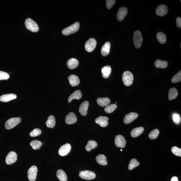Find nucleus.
<instances>
[{
	"instance_id": "f257e3e1",
	"label": "nucleus",
	"mask_w": 181,
	"mask_h": 181,
	"mask_svg": "<svg viewBox=\"0 0 181 181\" xmlns=\"http://www.w3.org/2000/svg\"><path fill=\"white\" fill-rule=\"evenodd\" d=\"M80 23L77 22L69 27L66 28L62 31V34L64 35H68L77 32L80 28Z\"/></svg>"
},
{
	"instance_id": "f03ea898",
	"label": "nucleus",
	"mask_w": 181,
	"mask_h": 181,
	"mask_svg": "<svg viewBox=\"0 0 181 181\" xmlns=\"http://www.w3.org/2000/svg\"><path fill=\"white\" fill-rule=\"evenodd\" d=\"M122 80L125 85L129 86L131 85L133 82V74L130 71H126L123 74Z\"/></svg>"
},
{
	"instance_id": "7ed1b4c3",
	"label": "nucleus",
	"mask_w": 181,
	"mask_h": 181,
	"mask_svg": "<svg viewBox=\"0 0 181 181\" xmlns=\"http://www.w3.org/2000/svg\"><path fill=\"white\" fill-rule=\"evenodd\" d=\"M25 25L26 28L32 32H36L39 31L38 24L30 18H28L25 20Z\"/></svg>"
},
{
	"instance_id": "20e7f679",
	"label": "nucleus",
	"mask_w": 181,
	"mask_h": 181,
	"mask_svg": "<svg viewBox=\"0 0 181 181\" xmlns=\"http://www.w3.org/2000/svg\"><path fill=\"white\" fill-rule=\"evenodd\" d=\"M21 121V119L20 118H10L6 122L5 125V128L7 130L11 129L19 124Z\"/></svg>"
},
{
	"instance_id": "39448f33",
	"label": "nucleus",
	"mask_w": 181,
	"mask_h": 181,
	"mask_svg": "<svg viewBox=\"0 0 181 181\" xmlns=\"http://www.w3.org/2000/svg\"><path fill=\"white\" fill-rule=\"evenodd\" d=\"M134 45L136 48L140 47L143 42V38L141 33L139 31L135 32L133 35Z\"/></svg>"
},
{
	"instance_id": "423d86ee",
	"label": "nucleus",
	"mask_w": 181,
	"mask_h": 181,
	"mask_svg": "<svg viewBox=\"0 0 181 181\" xmlns=\"http://www.w3.org/2000/svg\"><path fill=\"white\" fill-rule=\"evenodd\" d=\"M79 176L84 180H90L96 178V174L94 172L89 170L82 171L80 173Z\"/></svg>"
},
{
	"instance_id": "0eeeda50",
	"label": "nucleus",
	"mask_w": 181,
	"mask_h": 181,
	"mask_svg": "<svg viewBox=\"0 0 181 181\" xmlns=\"http://www.w3.org/2000/svg\"><path fill=\"white\" fill-rule=\"evenodd\" d=\"M97 45V41L94 38H90L86 42L85 44V49L86 51L92 52L95 49Z\"/></svg>"
},
{
	"instance_id": "6e6552de",
	"label": "nucleus",
	"mask_w": 181,
	"mask_h": 181,
	"mask_svg": "<svg viewBox=\"0 0 181 181\" xmlns=\"http://www.w3.org/2000/svg\"><path fill=\"white\" fill-rule=\"evenodd\" d=\"M38 169L35 165L32 166L28 171V177L30 181H35L37 177Z\"/></svg>"
},
{
	"instance_id": "1a4fd4ad",
	"label": "nucleus",
	"mask_w": 181,
	"mask_h": 181,
	"mask_svg": "<svg viewBox=\"0 0 181 181\" xmlns=\"http://www.w3.org/2000/svg\"><path fill=\"white\" fill-rule=\"evenodd\" d=\"M126 141L124 136L121 135H118L115 138V144L118 148H123L125 147Z\"/></svg>"
},
{
	"instance_id": "9d476101",
	"label": "nucleus",
	"mask_w": 181,
	"mask_h": 181,
	"mask_svg": "<svg viewBox=\"0 0 181 181\" xmlns=\"http://www.w3.org/2000/svg\"><path fill=\"white\" fill-rule=\"evenodd\" d=\"M17 159V155L16 153L14 151L9 153L6 158L5 162L8 165L13 164Z\"/></svg>"
},
{
	"instance_id": "9b49d317",
	"label": "nucleus",
	"mask_w": 181,
	"mask_h": 181,
	"mask_svg": "<svg viewBox=\"0 0 181 181\" xmlns=\"http://www.w3.org/2000/svg\"><path fill=\"white\" fill-rule=\"evenodd\" d=\"M71 150V146L69 144H66L60 147L58 151L60 155L63 156L67 155Z\"/></svg>"
},
{
	"instance_id": "f8f14e48",
	"label": "nucleus",
	"mask_w": 181,
	"mask_h": 181,
	"mask_svg": "<svg viewBox=\"0 0 181 181\" xmlns=\"http://www.w3.org/2000/svg\"><path fill=\"white\" fill-rule=\"evenodd\" d=\"M168 9L167 6L164 5H161L158 6L156 10V15L160 17L164 16L167 14Z\"/></svg>"
},
{
	"instance_id": "ddd939ff",
	"label": "nucleus",
	"mask_w": 181,
	"mask_h": 181,
	"mask_svg": "<svg viewBox=\"0 0 181 181\" xmlns=\"http://www.w3.org/2000/svg\"><path fill=\"white\" fill-rule=\"evenodd\" d=\"M138 117V114L136 113L132 112L128 113L124 118V122L125 124H128L133 121Z\"/></svg>"
},
{
	"instance_id": "4468645a",
	"label": "nucleus",
	"mask_w": 181,
	"mask_h": 181,
	"mask_svg": "<svg viewBox=\"0 0 181 181\" xmlns=\"http://www.w3.org/2000/svg\"><path fill=\"white\" fill-rule=\"evenodd\" d=\"M128 14V9L125 7H121L118 10L116 18L118 21H122Z\"/></svg>"
},
{
	"instance_id": "2eb2a0df",
	"label": "nucleus",
	"mask_w": 181,
	"mask_h": 181,
	"mask_svg": "<svg viewBox=\"0 0 181 181\" xmlns=\"http://www.w3.org/2000/svg\"><path fill=\"white\" fill-rule=\"evenodd\" d=\"M77 121V118L75 114L70 112L66 116L65 122L68 124H73Z\"/></svg>"
},
{
	"instance_id": "dca6fc26",
	"label": "nucleus",
	"mask_w": 181,
	"mask_h": 181,
	"mask_svg": "<svg viewBox=\"0 0 181 181\" xmlns=\"http://www.w3.org/2000/svg\"><path fill=\"white\" fill-rule=\"evenodd\" d=\"M89 106V102L86 101H84L80 104L79 108V112L80 114L85 116L87 113V111Z\"/></svg>"
},
{
	"instance_id": "f3484780",
	"label": "nucleus",
	"mask_w": 181,
	"mask_h": 181,
	"mask_svg": "<svg viewBox=\"0 0 181 181\" xmlns=\"http://www.w3.org/2000/svg\"><path fill=\"white\" fill-rule=\"evenodd\" d=\"M108 118L106 116H100L96 119L95 122L102 127H105L108 124Z\"/></svg>"
},
{
	"instance_id": "a211bd4d",
	"label": "nucleus",
	"mask_w": 181,
	"mask_h": 181,
	"mask_svg": "<svg viewBox=\"0 0 181 181\" xmlns=\"http://www.w3.org/2000/svg\"><path fill=\"white\" fill-rule=\"evenodd\" d=\"M17 95L14 94H4L0 97V101L3 102H7L11 100L16 99Z\"/></svg>"
},
{
	"instance_id": "6ab92c4d",
	"label": "nucleus",
	"mask_w": 181,
	"mask_h": 181,
	"mask_svg": "<svg viewBox=\"0 0 181 181\" xmlns=\"http://www.w3.org/2000/svg\"><path fill=\"white\" fill-rule=\"evenodd\" d=\"M68 67L70 70H73L77 68L79 65V62L74 58H70L67 62Z\"/></svg>"
},
{
	"instance_id": "aec40b11",
	"label": "nucleus",
	"mask_w": 181,
	"mask_h": 181,
	"mask_svg": "<svg viewBox=\"0 0 181 181\" xmlns=\"http://www.w3.org/2000/svg\"><path fill=\"white\" fill-rule=\"evenodd\" d=\"M68 80L70 85L72 86H77L80 83L79 78L74 74H72L68 76Z\"/></svg>"
},
{
	"instance_id": "412c9836",
	"label": "nucleus",
	"mask_w": 181,
	"mask_h": 181,
	"mask_svg": "<svg viewBox=\"0 0 181 181\" xmlns=\"http://www.w3.org/2000/svg\"><path fill=\"white\" fill-rule=\"evenodd\" d=\"M82 95L81 91L77 90L72 93L68 98V102L70 103L73 99L79 100L82 97Z\"/></svg>"
},
{
	"instance_id": "4be33fe9",
	"label": "nucleus",
	"mask_w": 181,
	"mask_h": 181,
	"mask_svg": "<svg viewBox=\"0 0 181 181\" xmlns=\"http://www.w3.org/2000/svg\"><path fill=\"white\" fill-rule=\"evenodd\" d=\"M110 48V43L109 42H107L103 46L101 49V53L103 56H106L109 53Z\"/></svg>"
},
{
	"instance_id": "5701e85b",
	"label": "nucleus",
	"mask_w": 181,
	"mask_h": 181,
	"mask_svg": "<svg viewBox=\"0 0 181 181\" xmlns=\"http://www.w3.org/2000/svg\"><path fill=\"white\" fill-rule=\"evenodd\" d=\"M111 71V68L110 66H106L102 68V75L104 78H107L109 77Z\"/></svg>"
},
{
	"instance_id": "b1692460",
	"label": "nucleus",
	"mask_w": 181,
	"mask_h": 181,
	"mask_svg": "<svg viewBox=\"0 0 181 181\" xmlns=\"http://www.w3.org/2000/svg\"><path fill=\"white\" fill-rule=\"evenodd\" d=\"M144 130V128L142 127L134 128L131 132V136L133 138H136L142 134Z\"/></svg>"
},
{
	"instance_id": "393cba45",
	"label": "nucleus",
	"mask_w": 181,
	"mask_h": 181,
	"mask_svg": "<svg viewBox=\"0 0 181 181\" xmlns=\"http://www.w3.org/2000/svg\"><path fill=\"white\" fill-rule=\"evenodd\" d=\"M96 162L98 164L103 166H105L107 164V158L106 156L100 154L96 157Z\"/></svg>"
},
{
	"instance_id": "a878e982",
	"label": "nucleus",
	"mask_w": 181,
	"mask_h": 181,
	"mask_svg": "<svg viewBox=\"0 0 181 181\" xmlns=\"http://www.w3.org/2000/svg\"><path fill=\"white\" fill-rule=\"evenodd\" d=\"M110 100L108 98H99L97 99V103L100 106L104 107L107 106L110 103Z\"/></svg>"
},
{
	"instance_id": "bb28decb",
	"label": "nucleus",
	"mask_w": 181,
	"mask_h": 181,
	"mask_svg": "<svg viewBox=\"0 0 181 181\" xmlns=\"http://www.w3.org/2000/svg\"><path fill=\"white\" fill-rule=\"evenodd\" d=\"M56 176L60 181H67L68 177L66 173L63 170H59L56 172Z\"/></svg>"
},
{
	"instance_id": "cd10ccee",
	"label": "nucleus",
	"mask_w": 181,
	"mask_h": 181,
	"mask_svg": "<svg viewBox=\"0 0 181 181\" xmlns=\"http://www.w3.org/2000/svg\"><path fill=\"white\" fill-rule=\"evenodd\" d=\"M55 119L53 115H50L48 117V120L46 122V126L48 128H53L55 125Z\"/></svg>"
},
{
	"instance_id": "c85d7f7f",
	"label": "nucleus",
	"mask_w": 181,
	"mask_h": 181,
	"mask_svg": "<svg viewBox=\"0 0 181 181\" xmlns=\"http://www.w3.org/2000/svg\"><path fill=\"white\" fill-rule=\"evenodd\" d=\"M178 90L175 88H171L169 90L168 93V99L170 100L175 99L178 96Z\"/></svg>"
},
{
	"instance_id": "c756f323",
	"label": "nucleus",
	"mask_w": 181,
	"mask_h": 181,
	"mask_svg": "<svg viewBox=\"0 0 181 181\" xmlns=\"http://www.w3.org/2000/svg\"><path fill=\"white\" fill-rule=\"evenodd\" d=\"M155 65L157 68L164 69L167 67L168 65V63L165 60L162 61L160 59H158L155 61Z\"/></svg>"
},
{
	"instance_id": "7c9ffc66",
	"label": "nucleus",
	"mask_w": 181,
	"mask_h": 181,
	"mask_svg": "<svg viewBox=\"0 0 181 181\" xmlns=\"http://www.w3.org/2000/svg\"><path fill=\"white\" fill-rule=\"evenodd\" d=\"M98 146V144L95 141L90 140L88 141L86 146V149L88 152L90 151L93 149L95 148Z\"/></svg>"
},
{
	"instance_id": "2f4dec72",
	"label": "nucleus",
	"mask_w": 181,
	"mask_h": 181,
	"mask_svg": "<svg viewBox=\"0 0 181 181\" xmlns=\"http://www.w3.org/2000/svg\"><path fill=\"white\" fill-rule=\"evenodd\" d=\"M157 39L159 43L164 44L166 41V36L162 32H159L157 34Z\"/></svg>"
},
{
	"instance_id": "473e14b6",
	"label": "nucleus",
	"mask_w": 181,
	"mask_h": 181,
	"mask_svg": "<svg viewBox=\"0 0 181 181\" xmlns=\"http://www.w3.org/2000/svg\"><path fill=\"white\" fill-rule=\"evenodd\" d=\"M30 145L34 150L39 149L42 146V142L40 141L34 140L30 143Z\"/></svg>"
},
{
	"instance_id": "72a5a7b5",
	"label": "nucleus",
	"mask_w": 181,
	"mask_h": 181,
	"mask_svg": "<svg viewBox=\"0 0 181 181\" xmlns=\"http://www.w3.org/2000/svg\"><path fill=\"white\" fill-rule=\"evenodd\" d=\"M140 163L136 159L134 158L130 160L128 165V169L129 170H132L136 167L139 165Z\"/></svg>"
},
{
	"instance_id": "f704fd0d",
	"label": "nucleus",
	"mask_w": 181,
	"mask_h": 181,
	"mask_svg": "<svg viewBox=\"0 0 181 181\" xmlns=\"http://www.w3.org/2000/svg\"><path fill=\"white\" fill-rule=\"evenodd\" d=\"M117 105L115 104H112L108 105L105 108L104 110L107 113H111L117 108Z\"/></svg>"
},
{
	"instance_id": "c9c22d12",
	"label": "nucleus",
	"mask_w": 181,
	"mask_h": 181,
	"mask_svg": "<svg viewBox=\"0 0 181 181\" xmlns=\"http://www.w3.org/2000/svg\"><path fill=\"white\" fill-rule=\"evenodd\" d=\"M159 133L158 130L155 129L153 130L149 134L148 136L151 140H154L157 138Z\"/></svg>"
},
{
	"instance_id": "e433bc0d",
	"label": "nucleus",
	"mask_w": 181,
	"mask_h": 181,
	"mask_svg": "<svg viewBox=\"0 0 181 181\" xmlns=\"http://www.w3.org/2000/svg\"><path fill=\"white\" fill-rule=\"evenodd\" d=\"M172 82L173 83H176L181 81V71H179L178 73L172 78Z\"/></svg>"
},
{
	"instance_id": "4c0bfd02",
	"label": "nucleus",
	"mask_w": 181,
	"mask_h": 181,
	"mask_svg": "<svg viewBox=\"0 0 181 181\" xmlns=\"http://www.w3.org/2000/svg\"><path fill=\"white\" fill-rule=\"evenodd\" d=\"M172 151L173 154L177 156H181V149L174 146L172 149Z\"/></svg>"
},
{
	"instance_id": "58836bf2",
	"label": "nucleus",
	"mask_w": 181,
	"mask_h": 181,
	"mask_svg": "<svg viewBox=\"0 0 181 181\" xmlns=\"http://www.w3.org/2000/svg\"><path fill=\"white\" fill-rule=\"evenodd\" d=\"M41 131L39 128H36L30 132V135L31 137H36L39 136L41 134Z\"/></svg>"
},
{
	"instance_id": "ea45409f",
	"label": "nucleus",
	"mask_w": 181,
	"mask_h": 181,
	"mask_svg": "<svg viewBox=\"0 0 181 181\" xmlns=\"http://www.w3.org/2000/svg\"><path fill=\"white\" fill-rule=\"evenodd\" d=\"M173 121L176 124H179L181 122V118L180 115L178 113H174L173 115Z\"/></svg>"
},
{
	"instance_id": "a19ab883",
	"label": "nucleus",
	"mask_w": 181,
	"mask_h": 181,
	"mask_svg": "<svg viewBox=\"0 0 181 181\" xmlns=\"http://www.w3.org/2000/svg\"><path fill=\"white\" fill-rule=\"evenodd\" d=\"M9 78V74L7 72L0 71V80H7Z\"/></svg>"
},
{
	"instance_id": "79ce46f5",
	"label": "nucleus",
	"mask_w": 181,
	"mask_h": 181,
	"mask_svg": "<svg viewBox=\"0 0 181 181\" xmlns=\"http://www.w3.org/2000/svg\"><path fill=\"white\" fill-rule=\"evenodd\" d=\"M115 0H107L106 1L107 7L109 9H111L115 3Z\"/></svg>"
},
{
	"instance_id": "37998d69",
	"label": "nucleus",
	"mask_w": 181,
	"mask_h": 181,
	"mask_svg": "<svg viewBox=\"0 0 181 181\" xmlns=\"http://www.w3.org/2000/svg\"><path fill=\"white\" fill-rule=\"evenodd\" d=\"M176 24L178 28H181V18L180 17L177 18L176 20Z\"/></svg>"
},
{
	"instance_id": "c03bdc74",
	"label": "nucleus",
	"mask_w": 181,
	"mask_h": 181,
	"mask_svg": "<svg viewBox=\"0 0 181 181\" xmlns=\"http://www.w3.org/2000/svg\"><path fill=\"white\" fill-rule=\"evenodd\" d=\"M171 181H178V178L176 176L173 177Z\"/></svg>"
},
{
	"instance_id": "a18cd8bd",
	"label": "nucleus",
	"mask_w": 181,
	"mask_h": 181,
	"mask_svg": "<svg viewBox=\"0 0 181 181\" xmlns=\"http://www.w3.org/2000/svg\"><path fill=\"white\" fill-rule=\"evenodd\" d=\"M120 151H122V150H121Z\"/></svg>"
}]
</instances>
